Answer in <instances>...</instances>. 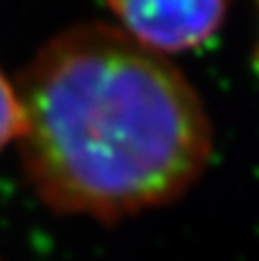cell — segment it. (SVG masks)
Returning a JSON list of instances; mask_svg holds the SVG:
<instances>
[{
	"label": "cell",
	"mask_w": 259,
	"mask_h": 261,
	"mask_svg": "<svg viewBox=\"0 0 259 261\" xmlns=\"http://www.w3.org/2000/svg\"><path fill=\"white\" fill-rule=\"evenodd\" d=\"M23 133H25L23 103L12 83L0 73V149H5L9 142H16V140L21 142Z\"/></svg>",
	"instance_id": "3957f363"
},
{
	"label": "cell",
	"mask_w": 259,
	"mask_h": 261,
	"mask_svg": "<svg viewBox=\"0 0 259 261\" xmlns=\"http://www.w3.org/2000/svg\"><path fill=\"white\" fill-rule=\"evenodd\" d=\"M257 62H259V50H257Z\"/></svg>",
	"instance_id": "277c9868"
},
{
	"label": "cell",
	"mask_w": 259,
	"mask_h": 261,
	"mask_svg": "<svg viewBox=\"0 0 259 261\" xmlns=\"http://www.w3.org/2000/svg\"><path fill=\"white\" fill-rule=\"evenodd\" d=\"M23 167L48 208L103 222L182 197L211 156L191 83L108 25L53 37L18 83Z\"/></svg>",
	"instance_id": "6da1fadb"
},
{
	"label": "cell",
	"mask_w": 259,
	"mask_h": 261,
	"mask_svg": "<svg viewBox=\"0 0 259 261\" xmlns=\"http://www.w3.org/2000/svg\"><path fill=\"white\" fill-rule=\"evenodd\" d=\"M124 30L156 53L188 50L216 35L227 0H106Z\"/></svg>",
	"instance_id": "7a4b0ae2"
}]
</instances>
